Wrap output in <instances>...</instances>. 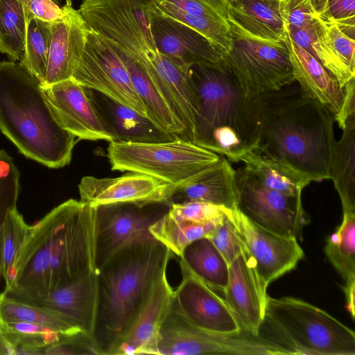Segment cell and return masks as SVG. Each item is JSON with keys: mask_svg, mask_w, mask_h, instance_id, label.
I'll use <instances>...</instances> for the list:
<instances>
[{"mask_svg": "<svg viewBox=\"0 0 355 355\" xmlns=\"http://www.w3.org/2000/svg\"><path fill=\"white\" fill-rule=\"evenodd\" d=\"M71 78L83 87L99 92L148 118L146 106L135 92L125 66L91 28Z\"/></svg>", "mask_w": 355, "mask_h": 355, "instance_id": "8fae6325", "label": "cell"}, {"mask_svg": "<svg viewBox=\"0 0 355 355\" xmlns=\"http://www.w3.org/2000/svg\"><path fill=\"white\" fill-rule=\"evenodd\" d=\"M64 16L51 21V36L44 84L49 85L72 78L83 53L90 27L78 10L62 6Z\"/></svg>", "mask_w": 355, "mask_h": 355, "instance_id": "7402d4cb", "label": "cell"}, {"mask_svg": "<svg viewBox=\"0 0 355 355\" xmlns=\"http://www.w3.org/2000/svg\"><path fill=\"white\" fill-rule=\"evenodd\" d=\"M229 210L208 238L230 263L243 250V244L229 216Z\"/></svg>", "mask_w": 355, "mask_h": 355, "instance_id": "f35d334b", "label": "cell"}, {"mask_svg": "<svg viewBox=\"0 0 355 355\" xmlns=\"http://www.w3.org/2000/svg\"><path fill=\"white\" fill-rule=\"evenodd\" d=\"M155 205L140 206L122 202L96 207V269L119 250L155 239L149 227L166 212L153 210Z\"/></svg>", "mask_w": 355, "mask_h": 355, "instance_id": "4fadbf2b", "label": "cell"}, {"mask_svg": "<svg viewBox=\"0 0 355 355\" xmlns=\"http://www.w3.org/2000/svg\"><path fill=\"white\" fill-rule=\"evenodd\" d=\"M182 281L174 297L186 316L206 331L223 334H240L241 327L224 299L196 276L180 259Z\"/></svg>", "mask_w": 355, "mask_h": 355, "instance_id": "e0dca14e", "label": "cell"}, {"mask_svg": "<svg viewBox=\"0 0 355 355\" xmlns=\"http://www.w3.org/2000/svg\"><path fill=\"white\" fill-rule=\"evenodd\" d=\"M327 69L331 76L336 79L340 87L346 85L355 78V73L339 58L331 46L320 13L311 30L309 46L306 49Z\"/></svg>", "mask_w": 355, "mask_h": 355, "instance_id": "d590c367", "label": "cell"}, {"mask_svg": "<svg viewBox=\"0 0 355 355\" xmlns=\"http://www.w3.org/2000/svg\"><path fill=\"white\" fill-rule=\"evenodd\" d=\"M232 47L221 54L226 70L246 98L279 90L295 82L289 52L284 42L271 43L250 36L227 19Z\"/></svg>", "mask_w": 355, "mask_h": 355, "instance_id": "ba28073f", "label": "cell"}, {"mask_svg": "<svg viewBox=\"0 0 355 355\" xmlns=\"http://www.w3.org/2000/svg\"><path fill=\"white\" fill-rule=\"evenodd\" d=\"M328 0H314V5L319 13L324 12Z\"/></svg>", "mask_w": 355, "mask_h": 355, "instance_id": "c3c4849f", "label": "cell"}, {"mask_svg": "<svg viewBox=\"0 0 355 355\" xmlns=\"http://www.w3.org/2000/svg\"><path fill=\"white\" fill-rule=\"evenodd\" d=\"M335 142L330 179L340 196L343 211L355 212V114L345 122Z\"/></svg>", "mask_w": 355, "mask_h": 355, "instance_id": "4316f807", "label": "cell"}, {"mask_svg": "<svg viewBox=\"0 0 355 355\" xmlns=\"http://www.w3.org/2000/svg\"><path fill=\"white\" fill-rule=\"evenodd\" d=\"M0 355H13V350L8 342L0 333Z\"/></svg>", "mask_w": 355, "mask_h": 355, "instance_id": "7dc6e473", "label": "cell"}, {"mask_svg": "<svg viewBox=\"0 0 355 355\" xmlns=\"http://www.w3.org/2000/svg\"><path fill=\"white\" fill-rule=\"evenodd\" d=\"M157 352L159 355L294 354L288 347L259 336L223 335L201 329L186 316L175 297L160 330Z\"/></svg>", "mask_w": 355, "mask_h": 355, "instance_id": "9c48e42d", "label": "cell"}, {"mask_svg": "<svg viewBox=\"0 0 355 355\" xmlns=\"http://www.w3.org/2000/svg\"><path fill=\"white\" fill-rule=\"evenodd\" d=\"M344 291L347 300V309L351 314V316L354 319L355 308H354V293H355V283L345 284L344 286Z\"/></svg>", "mask_w": 355, "mask_h": 355, "instance_id": "bcb514c9", "label": "cell"}, {"mask_svg": "<svg viewBox=\"0 0 355 355\" xmlns=\"http://www.w3.org/2000/svg\"><path fill=\"white\" fill-rule=\"evenodd\" d=\"M51 36V22L31 16L26 25L25 50L19 63L44 84Z\"/></svg>", "mask_w": 355, "mask_h": 355, "instance_id": "d6a6232c", "label": "cell"}, {"mask_svg": "<svg viewBox=\"0 0 355 355\" xmlns=\"http://www.w3.org/2000/svg\"><path fill=\"white\" fill-rule=\"evenodd\" d=\"M324 252L345 284L355 283V212H343L342 222L328 239Z\"/></svg>", "mask_w": 355, "mask_h": 355, "instance_id": "4dcf8cb0", "label": "cell"}, {"mask_svg": "<svg viewBox=\"0 0 355 355\" xmlns=\"http://www.w3.org/2000/svg\"><path fill=\"white\" fill-rule=\"evenodd\" d=\"M166 212L150 226L149 231L156 240L179 258L190 243L209 237L221 220L203 223L180 220L171 218Z\"/></svg>", "mask_w": 355, "mask_h": 355, "instance_id": "f546056e", "label": "cell"}, {"mask_svg": "<svg viewBox=\"0 0 355 355\" xmlns=\"http://www.w3.org/2000/svg\"><path fill=\"white\" fill-rule=\"evenodd\" d=\"M279 12L286 28H309L319 15L314 0H279Z\"/></svg>", "mask_w": 355, "mask_h": 355, "instance_id": "60d3db41", "label": "cell"}, {"mask_svg": "<svg viewBox=\"0 0 355 355\" xmlns=\"http://www.w3.org/2000/svg\"><path fill=\"white\" fill-rule=\"evenodd\" d=\"M0 322L42 324L66 336L83 332L64 315L21 301L4 291L0 293Z\"/></svg>", "mask_w": 355, "mask_h": 355, "instance_id": "f1b7e54d", "label": "cell"}, {"mask_svg": "<svg viewBox=\"0 0 355 355\" xmlns=\"http://www.w3.org/2000/svg\"><path fill=\"white\" fill-rule=\"evenodd\" d=\"M329 42L339 58L355 73V40L342 32L334 21L320 14Z\"/></svg>", "mask_w": 355, "mask_h": 355, "instance_id": "7bdbcfd3", "label": "cell"}, {"mask_svg": "<svg viewBox=\"0 0 355 355\" xmlns=\"http://www.w3.org/2000/svg\"><path fill=\"white\" fill-rule=\"evenodd\" d=\"M320 14L332 19L342 32L354 39L355 0H328L326 10Z\"/></svg>", "mask_w": 355, "mask_h": 355, "instance_id": "ee69618b", "label": "cell"}, {"mask_svg": "<svg viewBox=\"0 0 355 355\" xmlns=\"http://www.w3.org/2000/svg\"><path fill=\"white\" fill-rule=\"evenodd\" d=\"M198 103L192 142L230 162L258 146L259 128L248 99L227 70L189 68Z\"/></svg>", "mask_w": 355, "mask_h": 355, "instance_id": "277c9868", "label": "cell"}, {"mask_svg": "<svg viewBox=\"0 0 355 355\" xmlns=\"http://www.w3.org/2000/svg\"><path fill=\"white\" fill-rule=\"evenodd\" d=\"M33 15L19 0H0V19L4 34L6 53L13 61L19 62L23 58L26 25Z\"/></svg>", "mask_w": 355, "mask_h": 355, "instance_id": "836d02e7", "label": "cell"}, {"mask_svg": "<svg viewBox=\"0 0 355 355\" xmlns=\"http://www.w3.org/2000/svg\"><path fill=\"white\" fill-rule=\"evenodd\" d=\"M58 6H61L62 5V1L61 0H51ZM66 5L71 6V0H65Z\"/></svg>", "mask_w": 355, "mask_h": 355, "instance_id": "f907efd6", "label": "cell"}, {"mask_svg": "<svg viewBox=\"0 0 355 355\" xmlns=\"http://www.w3.org/2000/svg\"><path fill=\"white\" fill-rule=\"evenodd\" d=\"M152 11L167 17L193 28L206 38L221 54L232 47V39L229 24L188 14L161 0H150Z\"/></svg>", "mask_w": 355, "mask_h": 355, "instance_id": "1f68e13d", "label": "cell"}, {"mask_svg": "<svg viewBox=\"0 0 355 355\" xmlns=\"http://www.w3.org/2000/svg\"><path fill=\"white\" fill-rule=\"evenodd\" d=\"M41 89L53 116L63 129L79 139L112 142L85 87L70 78L41 85Z\"/></svg>", "mask_w": 355, "mask_h": 355, "instance_id": "ac0fdd59", "label": "cell"}, {"mask_svg": "<svg viewBox=\"0 0 355 355\" xmlns=\"http://www.w3.org/2000/svg\"><path fill=\"white\" fill-rule=\"evenodd\" d=\"M264 321L284 338L295 354H355L354 331L302 300L268 296Z\"/></svg>", "mask_w": 355, "mask_h": 355, "instance_id": "5b68a950", "label": "cell"}, {"mask_svg": "<svg viewBox=\"0 0 355 355\" xmlns=\"http://www.w3.org/2000/svg\"><path fill=\"white\" fill-rule=\"evenodd\" d=\"M284 42L289 52L293 75L304 91L321 103L343 129L355 114V78L340 87L321 63L295 43L287 31Z\"/></svg>", "mask_w": 355, "mask_h": 355, "instance_id": "5bb4252c", "label": "cell"}, {"mask_svg": "<svg viewBox=\"0 0 355 355\" xmlns=\"http://www.w3.org/2000/svg\"><path fill=\"white\" fill-rule=\"evenodd\" d=\"M184 12L228 24V0H161Z\"/></svg>", "mask_w": 355, "mask_h": 355, "instance_id": "b9f144b4", "label": "cell"}, {"mask_svg": "<svg viewBox=\"0 0 355 355\" xmlns=\"http://www.w3.org/2000/svg\"><path fill=\"white\" fill-rule=\"evenodd\" d=\"M172 252L156 239L128 246L97 268L98 306L94 339L101 355L128 328Z\"/></svg>", "mask_w": 355, "mask_h": 355, "instance_id": "3957f363", "label": "cell"}, {"mask_svg": "<svg viewBox=\"0 0 355 355\" xmlns=\"http://www.w3.org/2000/svg\"><path fill=\"white\" fill-rule=\"evenodd\" d=\"M0 130L25 157L47 167L71 160L76 137L55 121L40 83L15 61L0 62Z\"/></svg>", "mask_w": 355, "mask_h": 355, "instance_id": "7a4b0ae2", "label": "cell"}, {"mask_svg": "<svg viewBox=\"0 0 355 355\" xmlns=\"http://www.w3.org/2000/svg\"><path fill=\"white\" fill-rule=\"evenodd\" d=\"M98 295L96 269L44 295L12 297L61 313L73 321L84 333L94 338Z\"/></svg>", "mask_w": 355, "mask_h": 355, "instance_id": "ffe728a7", "label": "cell"}, {"mask_svg": "<svg viewBox=\"0 0 355 355\" xmlns=\"http://www.w3.org/2000/svg\"><path fill=\"white\" fill-rule=\"evenodd\" d=\"M53 209L55 225L46 293L96 270V207L69 199Z\"/></svg>", "mask_w": 355, "mask_h": 355, "instance_id": "52a82bcc", "label": "cell"}, {"mask_svg": "<svg viewBox=\"0 0 355 355\" xmlns=\"http://www.w3.org/2000/svg\"><path fill=\"white\" fill-rule=\"evenodd\" d=\"M31 227L17 208L8 211L2 229L1 276L6 284L5 288L12 282L17 254Z\"/></svg>", "mask_w": 355, "mask_h": 355, "instance_id": "e575fe53", "label": "cell"}, {"mask_svg": "<svg viewBox=\"0 0 355 355\" xmlns=\"http://www.w3.org/2000/svg\"><path fill=\"white\" fill-rule=\"evenodd\" d=\"M223 293L241 328L252 336H259L268 295L244 250L229 263L228 280Z\"/></svg>", "mask_w": 355, "mask_h": 355, "instance_id": "44dd1931", "label": "cell"}, {"mask_svg": "<svg viewBox=\"0 0 355 355\" xmlns=\"http://www.w3.org/2000/svg\"><path fill=\"white\" fill-rule=\"evenodd\" d=\"M237 209L259 226L280 236L297 239L309 220L301 195L282 193L263 186L247 169L236 171Z\"/></svg>", "mask_w": 355, "mask_h": 355, "instance_id": "30bf717a", "label": "cell"}, {"mask_svg": "<svg viewBox=\"0 0 355 355\" xmlns=\"http://www.w3.org/2000/svg\"><path fill=\"white\" fill-rule=\"evenodd\" d=\"M241 162L263 186L282 193L301 195L313 182L308 175L257 149L244 155Z\"/></svg>", "mask_w": 355, "mask_h": 355, "instance_id": "484cf974", "label": "cell"}, {"mask_svg": "<svg viewBox=\"0 0 355 355\" xmlns=\"http://www.w3.org/2000/svg\"><path fill=\"white\" fill-rule=\"evenodd\" d=\"M97 354L101 352L94 338L84 332L64 336L42 347L37 355Z\"/></svg>", "mask_w": 355, "mask_h": 355, "instance_id": "ab89813d", "label": "cell"}, {"mask_svg": "<svg viewBox=\"0 0 355 355\" xmlns=\"http://www.w3.org/2000/svg\"><path fill=\"white\" fill-rule=\"evenodd\" d=\"M236 171L224 157L190 181L175 188L169 205L203 202L230 209L237 208Z\"/></svg>", "mask_w": 355, "mask_h": 355, "instance_id": "cb8c5ba5", "label": "cell"}, {"mask_svg": "<svg viewBox=\"0 0 355 355\" xmlns=\"http://www.w3.org/2000/svg\"><path fill=\"white\" fill-rule=\"evenodd\" d=\"M258 121L256 148L311 178L330 179L334 119L297 81L247 98Z\"/></svg>", "mask_w": 355, "mask_h": 355, "instance_id": "6da1fadb", "label": "cell"}, {"mask_svg": "<svg viewBox=\"0 0 355 355\" xmlns=\"http://www.w3.org/2000/svg\"><path fill=\"white\" fill-rule=\"evenodd\" d=\"M262 287L294 269L304 252L297 239L280 236L254 223L237 208L229 210Z\"/></svg>", "mask_w": 355, "mask_h": 355, "instance_id": "7c38bea8", "label": "cell"}, {"mask_svg": "<svg viewBox=\"0 0 355 355\" xmlns=\"http://www.w3.org/2000/svg\"><path fill=\"white\" fill-rule=\"evenodd\" d=\"M175 187L152 176L132 173L117 178L83 177L78 191L82 202L93 207L112 203L140 206L167 204Z\"/></svg>", "mask_w": 355, "mask_h": 355, "instance_id": "9a60e30c", "label": "cell"}, {"mask_svg": "<svg viewBox=\"0 0 355 355\" xmlns=\"http://www.w3.org/2000/svg\"><path fill=\"white\" fill-rule=\"evenodd\" d=\"M150 29L157 51L176 65L185 69L203 65L226 70L221 53L202 35L183 23L150 9Z\"/></svg>", "mask_w": 355, "mask_h": 355, "instance_id": "d6986e66", "label": "cell"}, {"mask_svg": "<svg viewBox=\"0 0 355 355\" xmlns=\"http://www.w3.org/2000/svg\"><path fill=\"white\" fill-rule=\"evenodd\" d=\"M173 298L174 290L168 281L166 269L155 281L128 328L108 355L158 354L160 330Z\"/></svg>", "mask_w": 355, "mask_h": 355, "instance_id": "2e32d148", "label": "cell"}, {"mask_svg": "<svg viewBox=\"0 0 355 355\" xmlns=\"http://www.w3.org/2000/svg\"><path fill=\"white\" fill-rule=\"evenodd\" d=\"M32 15L41 19L54 21L62 19L64 12L62 6L51 0H19Z\"/></svg>", "mask_w": 355, "mask_h": 355, "instance_id": "f6af8a7d", "label": "cell"}, {"mask_svg": "<svg viewBox=\"0 0 355 355\" xmlns=\"http://www.w3.org/2000/svg\"><path fill=\"white\" fill-rule=\"evenodd\" d=\"M85 89L112 142L155 143L180 137L165 132L134 109L99 92Z\"/></svg>", "mask_w": 355, "mask_h": 355, "instance_id": "603a6c76", "label": "cell"}, {"mask_svg": "<svg viewBox=\"0 0 355 355\" xmlns=\"http://www.w3.org/2000/svg\"><path fill=\"white\" fill-rule=\"evenodd\" d=\"M20 173L13 159L0 150V280L1 276L2 229L8 211L17 208L20 192Z\"/></svg>", "mask_w": 355, "mask_h": 355, "instance_id": "8d00e7d4", "label": "cell"}, {"mask_svg": "<svg viewBox=\"0 0 355 355\" xmlns=\"http://www.w3.org/2000/svg\"><path fill=\"white\" fill-rule=\"evenodd\" d=\"M180 259L204 283L223 293L228 280L229 263L208 237L190 243Z\"/></svg>", "mask_w": 355, "mask_h": 355, "instance_id": "83f0119b", "label": "cell"}, {"mask_svg": "<svg viewBox=\"0 0 355 355\" xmlns=\"http://www.w3.org/2000/svg\"><path fill=\"white\" fill-rule=\"evenodd\" d=\"M227 208L203 202H187L170 205L167 214L171 218L194 223L218 222L226 214Z\"/></svg>", "mask_w": 355, "mask_h": 355, "instance_id": "74e56055", "label": "cell"}, {"mask_svg": "<svg viewBox=\"0 0 355 355\" xmlns=\"http://www.w3.org/2000/svg\"><path fill=\"white\" fill-rule=\"evenodd\" d=\"M220 157L181 137L155 143L110 142L107 148L112 171L148 175L175 187L209 168Z\"/></svg>", "mask_w": 355, "mask_h": 355, "instance_id": "8992f818", "label": "cell"}, {"mask_svg": "<svg viewBox=\"0 0 355 355\" xmlns=\"http://www.w3.org/2000/svg\"><path fill=\"white\" fill-rule=\"evenodd\" d=\"M0 52L6 53V46L4 44V34L3 30L0 19Z\"/></svg>", "mask_w": 355, "mask_h": 355, "instance_id": "681fc988", "label": "cell"}, {"mask_svg": "<svg viewBox=\"0 0 355 355\" xmlns=\"http://www.w3.org/2000/svg\"><path fill=\"white\" fill-rule=\"evenodd\" d=\"M228 18L257 39L284 42L286 30L279 12V0H228Z\"/></svg>", "mask_w": 355, "mask_h": 355, "instance_id": "d4e9b609", "label": "cell"}]
</instances>
